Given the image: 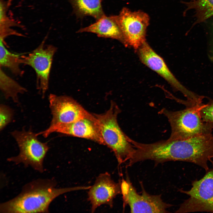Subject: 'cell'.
I'll return each instance as SVG.
<instances>
[{
	"label": "cell",
	"instance_id": "cell-1",
	"mask_svg": "<svg viewBox=\"0 0 213 213\" xmlns=\"http://www.w3.org/2000/svg\"><path fill=\"white\" fill-rule=\"evenodd\" d=\"M52 179H38L25 185L14 198L0 204V213H48L56 198L72 191L89 189L88 186L57 188Z\"/></svg>",
	"mask_w": 213,
	"mask_h": 213
},
{
	"label": "cell",
	"instance_id": "cell-2",
	"mask_svg": "<svg viewBox=\"0 0 213 213\" xmlns=\"http://www.w3.org/2000/svg\"><path fill=\"white\" fill-rule=\"evenodd\" d=\"M205 105L195 104L175 111L162 109L159 113L167 117L171 128L169 139L184 140L212 133L213 123L204 121L201 114V111Z\"/></svg>",
	"mask_w": 213,
	"mask_h": 213
},
{
	"label": "cell",
	"instance_id": "cell-3",
	"mask_svg": "<svg viewBox=\"0 0 213 213\" xmlns=\"http://www.w3.org/2000/svg\"><path fill=\"white\" fill-rule=\"evenodd\" d=\"M120 111L118 105L112 101L109 109L104 113L94 114L99 122L104 145L113 152L120 164L129 161L135 150L129 137L118 122L117 116Z\"/></svg>",
	"mask_w": 213,
	"mask_h": 213
},
{
	"label": "cell",
	"instance_id": "cell-4",
	"mask_svg": "<svg viewBox=\"0 0 213 213\" xmlns=\"http://www.w3.org/2000/svg\"><path fill=\"white\" fill-rule=\"evenodd\" d=\"M11 135L17 144L19 152L17 156L7 158V161L16 164H22L43 173L44 159L49 148L47 143L40 141L31 130H16Z\"/></svg>",
	"mask_w": 213,
	"mask_h": 213
},
{
	"label": "cell",
	"instance_id": "cell-5",
	"mask_svg": "<svg viewBox=\"0 0 213 213\" xmlns=\"http://www.w3.org/2000/svg\"><path fill=\"white\" fill-rule=\"evenodd\" d=\"M210 162L211 168L201 178L193 181L189 190H179L189 197L180 204L175 212L213 213V159Z\"/></svg>",
	"mask_w": 213,
	"mask_h": 213
},
{
	"label": "cell",
	"instance_id": "cell-6",
	"mask_svg": "<svg viewBox=\"0 0 213 213\" xmlns=\"http://www.w3.org/2000/svg\"><path fill=\"white\" fill-rule=\"evenodd\" d=\"M123 206L128 205L131 213H163L172 206L164 202L161 195H152L147 193L141 184L142 191L138 193L127 176L120 183Z\"/></svg>",
	"mask_w": 213,
	"mask_h": 213
},
{
	"label": "cell",
	"instance_id": "cell-7",
	"mask_svg": "<svg viewBox=\"0 0 213 213\" xmlns=\"http://www.w3.org/2000/svg\"><path fill=\"white\" fill-rule=\"evenodd\" d=\"M46 38H45L37 48L28 55L20 57L21 64L28 65L35 70L36 87L43 97L48 88L53 57L57 50L54 45L45 44Z\"/></svg>",
	"mask_w": 213,
	"mask_h": 213
},
{
	"label": "cell",
	"instance_id": "cell-8",
	"mask_svg": "<svg viewBox=\"0 0 213 213\" xmlns=\"http://www.w3.org/2000/svg\"><path fill=\"white\" fill-rule=\"evenodd\" d=\"M140 59L144 64L164 78L176 90L180 92L186 100L193 104L202 102L203 96L197 94L187 89L175 78L164 60L145 41L138 49Z\"/></svg>",
	"mask_w": 213,
	"mask_h": 213
},
{
	"label": "cell",
	"instance_id": "cell-9",
	"mask_svg": "<svg viewBox=\"0 0 213 213\" xmlns=\"http://www.w3.org/2000/svg\"><path fill=\"white\" fill-rule=\"evenodd\" d=\"M117 16L125 45L138 49L146 41L147 28L149 24V15L142 11H132L125 7Z\"/></svg>",
	"mask_w": 213,
	"mask_h": 213
},
{
	"label": "cell",
	"instance_id": "cell-10",
	"mask_svg": "<svg viewBox=\"0 0 213 213\" xmlns=\"http://www.w3.org/2000/svg\"><path fill=\"white\" fill-rule=\"evenodd\" d=\"M54 132L91 140L105 145L100 126L94 114L88 115L75 122L67 124L50 125L46 130L37 133L48 137Z\"/></svg>",
	"mask_w": 213,
	"mask_h": 213
},
{
	"label": "cell",
	"instance_id": "cell-11",
	"mask_svg": "<svg viewBox=\"0 0 213 213\" xmlns=\"http://www.w3.org/2000/svg\"><path fill=\"white\" fill-rule=\"evenodd\" d=\"M49 100L52 116L50 125L71 123L90 114L72 98L67 96L51 93Z\"/></svg>",
	"mask_w": 213,
	"mask_h": 213
},
{
	"label": "cell",
	"instance_id": "cell-12",
	"mask_svg": "<svg viewBox=\"0 0 213 213\" xmlns=\"http://www.w3.org/2000/svg\"><path fill=\"white\" fill-rule=\"evenodd\" d=\"M88 190V200L91 205L92 212L103 204L112 207L114 199L121 193L120 183L115 182L107 172L100 174Z\"/></svg>",
	"mask_w": 213,
	"mask_h": 213
},
{
	"label": "cell",
	"instance_id": "cell-13",
	"mask_svg": "<svg viewBox=\"0 0 213 213\" xmlns=\"http://www.w3.org/2000/svg\"><path fill=\"white\" fill-rule=\"evenodd\" d=\"M85 32L95 33L100 37L116 39L125 44L117 15H105L94 23L80 29L77 33Z\"/></svg>",
	"mask_w": 213,
	"mask_h": 213
},
{
	"label": "cell",
	"instance_id": "cell-14",
	"mask_svg": "<svg viewBox=\"0 0 213 213\" xmlns=\"http://www.w3.org/2000/svg\"><path fill=\"white\" fill-rule=\"evenodd\" d=\"M181 2L186 7L184 12V15L189 10L194 11V17L196 19L191 28L213 16V0H191Z\"/></svg>",
	"mask_w": 213,
	"mask_h": 213
},
{
	"label": "cell",
	"instance_id": "cell-15",
	"mask_svg": "<svg viewBox=\"0 0 213 213\" xmlns=\"http://www.w3.org/2000/svg\"><path fill=\"white\" fill-rule=\"evenodd\" d=\"M102 0H69L78 17L91 16L97 20L105 14L101 5Z\"/></svg>",
	"mask_w": 213,
	"mask_h": 213
},
{
	"label": "cell",
	"instance_id": "cell-16",
	"mask_svg": "<svg viewBox=\"0 0 213 213\" xmlns=\"http://www.w3.org/2000/svg\"><path fill=\"white\" fill-rule=\"evenodd\" d=\"M0 88L5 98L19 103L18 95L27 91V89L8 76L0 67Z\"/></svg>",
	"mask_w": 213,
	"mask_h": 213
},
{
	"label": "cell",
	"instance_id": "cell-17",
	"mask_svg": "<svg viewBox=\"0 0 213 213\" xmlns=\"http://www.w3.org/2000/svg\"><path fill=\"white\" fill-rule=\"evenodd\" d=\"M0 67L7 68L15 75L22 76L23 71L20 67V57L9 51L2 41H0Z\"/></svg>",
	"mask_w": 213,
	"mask_h": 213
},
{
	"label": "cell",
	"instance_id": "cell-18",
	"mask_svg": "<svg viewBox=\"0 0 213 213\" xmlns=\"http://www.w3.org/2000/svg\"><path fill=\"white\" fill-rule=\"evenodd\" d=\"M10 2L3 0L0 1V37L4 39L10 35L19 36L20 33L11 29V27L17 25V23L13 19H10L7 14V12L9 5Z\"/></svg>",
	"mask_w": 213,
	"mask_h": 213
},
{
	"label": "cell",
	"instance_id": "cell-19",
	"mask_svg": "<svg viewBox=\"0 0 213 213\" xmlns=\"http://www.w3.org/2000/svg\"><path fill=\"white\" fill-rule=\"evenodd\" d=\"M14 111L8 106L1 104L0 105V130H2L12 121Z\"/></svg>",
	"mask_w": 213,
	"mask_h": 213
},
{
	"label": "cell",
	"instance_id": "cell-20",
	"mask_svg": "<svg viewBox=\"0 0 213 213\" xmlns=\"http://www.w3.org/2000/svg\"><path fill=\"white\" fill-rule=\"evenodd\" d=\"M201 113L203 119L205 122L213 123V99L208 102L202 108Z\"/></svg>",
	"mask_w": 213,
	"mask_h": 213
},
{
	"label": "cell",
	"instance_id": "cell-21",
	"mask_svg": "<svg viewBox=\"0 0 213 213\" xmlns=\"http://www.w3.org/2000/svg\"><path fill=\"white\" fill-rule=\"evenodd\" d=\"M210 43V47L208 54L209 59L211 61L213 62V35Z\"/></svg>",
	"mask_w": 213,
	"mask_h": 213
}]
</instances>
